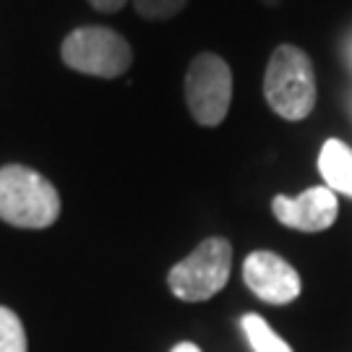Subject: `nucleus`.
I'll return each instance as SVG.
<instances>
[{"mask_svg":"<svg viewBox=\"0 0 352 352\" xmlns=\"http://www.w3.org/2000/svg\"><path fill=\"white\" fill-rule=\"evenodd\" d=\"M60 217V196L45 175L24 164L0 167V219L24 230H45Z\"/></svg>","mask_w":352,"mask_h":352,"instance_id":"obj_1","label":"nucleus"},{"mask_svg":"<svg viewBox=\"0 0 352 352\" xmlns=\"http://www.w3.org/2000/svg\"><path fill=\"white\" fill-rule=\"evenodd\" d=\"M264 97L285 120L308 118L316 104V74L311 58L295 45H279L272 52L264 76Z\"/></svg>","mask_w":352,"mask_h":352,"instance_id":"obj_2","label":"nucleus"},{"mask_svg":"<svg viewBox=\"0 0 352 352\" xmlns=\"http://www.w3.org/2000/svg\"><path fill=\"white\" fill-rule=\"evenodd\" d=\"M232 269V245L225 238L204 240L167 274L173 295L186 302H201L225 289Z\"/></svg>","mask_w":352,"mask_h":352,"instance_id":"obj_3","label":"nucleus"},{"mask_svg":"<svg viewBox=\"0 0 352 352\" xmlns=\"http://www.w3.org/2000/svg\"><path fill=\"white\" fill-rule=\"evenodd\" d=\"M63 63L78 74L118 78L133 63V50L123 34L107 26H81L63 39Z\"/></svg>","mask_w":352,"mask_h":352,"instance_id":"obj_4","label":"nucleus"},{"mask_svg":"<svg viewBox=\"0 0 352 352\" xmlns=\"http://www.w3.org/2000/svg\"><path fill=\"white\" fill-rule=\"evenodd\" d=\"M186 102L199 126L217 128L230 113L232 102V71L230 65L214 55H196L186 74Z\"/></svg>","mask_w":352,"mask_h":352,"instance_id":"obj_5","label":"nucleus"},{"mask_svg":"<svg viewBox=\"0 0 352 352\" xmlns=\"http://www.w3.org/2000/svg\"><path fill=\"white\" fill-rule=\"evenodd\" d=\"M243 279L253 295L272 305H287L302 289L300 274L272 251H253L243 264Z\"/></svg>","mask_w":352,"mask_h":352,"instance_id":"obj_6","label":"nucleus"},{"mask_svg":"<svg viewBox=\"0 0 352 352\" xmlns=\"http://www.w3.org/2000/svg\"><path fill=\"white\" fill-rule=\"evenodd\" d=\"M272 212L285 227L300 230V232H321L334 225L340 214V201L337 193L327 186L302 190L300 196H277L272 201Z\"/></svg>","mask_w":352,"mask_h":352,"instance_id":"obj_7","label":"nucleus"},{"mask_svg":"<svg viewBox=\"0 0 352 352\" xmlns=\"http://www.w3.org/2000/svg\"><path fill=\"white\" fill-rule=\"evenodd\" d=\"M318 170L327 180V188L352 199V149L340 139H329L318 154Z\"/></svg>","mask_w":352,"mask_h":352,"instance_id":"obj_8","label":"nucleus"},{"mask_svg":"<svg viewBox=\"0 0 352 352\" xmlns=\"http://www.w3.org/2000/svg\"><path fill=\"white\" fill-rule=\"evenodd\" d=\"M240 327H243L245 337L251 342L253 352H292V347L279 337L274 329L266 324L261 316L245 314L243 321H240Z\"/></svg>","mask_w":352,"mask_h":352,"instance_id":"obj_9","label":"nucleus"},{"mask_svg":"<svg viewBox=\"0 0 352 352\" xmlns=\"http://www.w3.org/2000/svg\"><path fill=\"white\" fill-rule=\"evenodd\" d=\"M0 352H26L24 324L6 305H0Z\"/></svg>","mask_w":352,"mask_h":352,"instance_id":"obj_10","label":"nucleus"},{"mask_svg":"<svg viewBox=\"0 0 352 352\" xmlns=\"http://www.w3.org/2000/svg\"><path fill=\"white\" fill-rule=\"evenodd\" d=\"M188 0H133L136 11L149 19V21H164V19H173L175 13H180L186 8Z\"/></svg>","mask_w":352,"mask_h":352,"instance_id":"obj_11","label":"nucleus"},{"mask_svg":"<svg viewBox=\"0 0 352 352\" xmlns=\"http://www.w3.org/2000/svg\"><path fill=\"white\" fill-rule=\"evenodd\" d=\"M89 3L102 13H115V11H120L128 0H89Z\"/></svg>","mask_w":352,"mask_h":352,"instance_id":"obj_12","label":"nucleus"},{"mask_svg":"<svg viewBox=\"0 0 352 352\" xmlns=\"http://www.w3.org/2000/svg\"><path fill=\"white\" fill-rule=\"evenodd\" d=\"M170 352H201V350H199V344H193V342H180V344H175Z\"/></svg>","mask_w":352,"mask_h":352,"instance_id":"obj_13","label":"nucleus"},{"mask_svg":"<svg viewBox=\"0 0 352 352\" xmlns=\"http://www.w3.org/2000/svg\"><path fill=\"white\" fill-rule=\"evenodd\" d=\"M261 3H264V6H272V8H277L282 0H261Z\"/></svg>","mask_w":352,"mask_h":352,"instance_id":"obj_14","label":"nucleus"},{"mask_svg":"<svg viewBox=\"0 0 352 352\" xmlns=\"http://www.w3.org/2000/svg\"><path fill=\"white\" fill-rule=\"evenodd\" d=\"M350 55H352V50H350Z\"/></svg>","mask_w":352,"mask_h":352,"instance_id":"obj_15","label":"nucleus"}]
</instances>
